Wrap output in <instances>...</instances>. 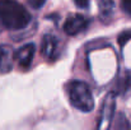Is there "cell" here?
I'll return each mask as SVG.
<instances>
[{"label":"cell","instance_id":"obj_1","mask_svg":"<svg viewBox=\"0 0 131 130\" xmlns=\"http://www.w3.org/2000/svg\"><path fill=\"white\" fill-rule=\"evenodd\" d=\"M0 22L12 31L23 29L31 22V14L17 0H0Z\"/></svg>","mask_w":131,"mask_h":130},{"label":"cell","instance_id":"obj_2","mask_svg":"<svg viewBox=\"0 0 131 130\" xmlns=\"http://www.w3.org/2000/svg\"><path fill=\"white\" fill-rule=\"evenodd\" d=\"M68 96L70 103L83 111V112H89L94 107V99L92 91L87 83L80 82V81H73L68 86Z\"/></svg>","mask_w":131,"mask_h":130},{"label":"cell","instance_id":"obj_3","mask_svg":"<svg viewBox=\"0 0 131 130\" xmlns=\"http://www.w3.org/2000/svg\"><path fill=\"white\" fill-rule=\"evenodd\" d=\"M115 107H116L115 96H113V93H111L103 101L101 114H99V117H98L97 130H110L111 123L113 120V115H115Z\"/></svg>","mask_w":131,"mask_h":130},{"label":"cell","instance_id":"obj_4","mask_svg":"<svg viewBox=\"0 0 131 130\" xmlns=\"http://www.w3.org/2000/svg\"><path fill=\"white\" fill-rule=\"evenodd\" d=\"M88 19L82 15V14H73L70 15L65 24H64V31L70 35V36H74V35H78L80 32H83L85 28L88 27Z\"/></svg>","mask_w":131,"mask_h":130},{"label":"cell","instance_id":"obj_5","mask_svg":"<svg viewBox=\"0 0 131 130\" xmlns=\"http://www.w3.org/2000/svg\"><path fill=\"white\" fill-rule=\"evenodd\" d=\"M35 51H36V46L33 43H27L15 52V60L18 61V65L22 69H28L31 66L35 56Z\"/></svg>","mask_w":131,"mask_h":130},{"label":"cell","instance_id":"obj_6","mask_svg":"<svg viewBox=\"0 0 131 130\" xmlns=\"http://www.w3.org/2000/svg\"><path fill=\"white\" fill-rule=\"evenodd\" d=\"M15 60V52L10 46L1 45L0 46V72L8 73L13 69V64Z\"/></svg>","mask_w":131,"mask_h":130},{"label":"cell","instance_id":"obj_7","mask_svg":"<svg viewBox=\"0 0 131 130\" xmlns=\"http://www.w3.org/2000/svg\"><path fill=\"white\" fill-rule=\"evenodd\" d=\"M42 54L47 59H53L57 54V40L52 35H46L42 40Z\"/></svg>","mask_w":131,"mask_h":130},{"label":"cell","instance_id":"obj_8","mask_svg":"<svg viewBox=\"0 0 131 130\" xmlns=\"http://www.w3.org/2000/svg\"><path fill=\"white\" fill-rule=\"evenodd\" d=\"M98 9L99 15L102 21H108L115 10V3L113 0H98Z\"/></svg>","mask_w":131,"mask_h":130},{"label":"cell","instance_id":"obj_9","mask_svg":"<svg viewBox=\"0 0 131 130\" xmlns=\"http://www.w3.org/2000/svg\"><path fill=\"white\" fill-rule=\"evenodd\" d=\"M116 130H131V124L124 114H120L116 120Z\"/></svg>","mask_w":131,"mask_h":130},{"label":"cell","instance_id":"obj_10","mask_svg":"<svg viewBox=\"0 0 131 130\" xmlns=\"http://www.w3.org/2000/svg\"><path fill=\"white\" fill-rule=\"evenodd\" d=\"M121 5H122V9L131 15V0H121Z\"/></svg>","mask_w":131,"mask_h":130},{"label":"cell","instance_id":"obj_11","mask_svg":"<svg viewBox=\"0 0 131 130\" xmlns=\"http://www.w3.org/2000/svg\"><path fill=\"white\" fill-rule=\"evenodd\" d=\"M45 1H46V0H28L29 5H31L32 8H35V9L41 8V6L45 4Z\"/></svg>","mask_w":131,"mask_h":130},{"label":"cell","instance_id":"obj_12","mask_svg":"<svg viewBox=\"0 0 131 130\" xmlns=\"http://www.w3.org/2000/svg\"><path fill=\"white\" fill-rule=\"evenodd\" d=\"M74 1H75L77 6H79L82 9H85V8H88V5H89V0H74Z\"/></svg>","mask_w":131,"mask_h":130},{"label":"cell","instance_id":"obj_13","mask_svg":"<svg viewBox=\"0 0 131 130\" xmlns=\"http://www.w3.org/2000/svg\"><path fill=\"white\" fill-rule=\"evenodd\" d=\"M127 40H131V33H124V35H121L118 37V42L121 43V45H124Z\"/></svg>","mask_w":131,"mask_h":130}]
</instances>
